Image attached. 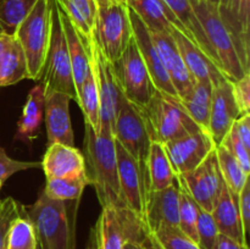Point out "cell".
Returning a JSON list of instances; mask_svg holds the SVG:
<instances>
[{"label":"cell","mask_w":250,"mask_h":249,"mask_svg":"<svg viewBox=\"0 0 250 249\" xmlns=\"http://www.w3.org/2000/svg\"><path fill=\"white\" fill-rule=\"evenodd\" d=\"M10 39H11V36L4 33V32L0 29V59H1L2 54H4L5 49H6V45H7V43H9Z\"/></svg>","instance_id":"cell-48"},{"label":"cell","mask_w":250,"mask_h":249,"mask_svg":"<svg viewBox=\"0 0 250 249\" xmlns=\"http://www.w3.org/2000/svg\"><path fill=\"white\" fill-rule=\"evenodd\" d=\"M87 249H97V246H95V239H94V234H93V231H90L89 241H88Z\"/></svg>","instance_id":"cell-50"},{"label":"cell","mask_w":250,"mask_h":249,"mask_svg":"<svg viewBox=\"0 0 250 249\" xmlns=\"http://www.w3.org/2000/svg\"><path fill=\"white\" fill-rule=\"evenodd\" d=\"M112 137L127 153L146 164L151 139L139 107L122 95L112 127Z\"/></svg>","instance_id":"cell-11"},{"label":"cell","mask_w":250,"mask_h":249,"mask_svg":"<svg viewBox=\"0 0 250 249\" xmlns=\"http://www.w3.org/2000/svg\"><path fill=\"white\" fill-rule=\"evenodd\" d=\"M89 185L87 173L77 177L49 178L43 193L46 197L62 202H80L83 190Z\"/></svg>","instance_id":"cell-32"},{"label":"cell","mask_w":250,"mask_h":249,"mask_svg":"<svg viewBox=\"0 0 250 249\" xmlns=\"http://www.w3.org/2000/svg\"><path fill=\"white\" fill-rule=\"evenodd\" d=\"M44 104L45 95L43 87L42 84L34 85L29 90L23 111L17 122V134L15 136V139L28 143L39 136L44 116Z\"/></svg>","instance_id":"cell-27"},{"label":"cell","mask_w":250,"mask_h":249,"mask_svg":"<svg viewBox=\"0 0 250 249\" xmlns=\"http://www.w3.org/2000/svg\"><path fill=\"white\" fill-rule=\"evenodd\" d=\"M163 2L175 15L178 22L182 24L186 37L189 41H192L216 65L214 54L210 48V44L208 42L207 36H205L202 23H200L199 19L195 14L192 0H163Z\"/></svg>","instance_id":"cell-26"},{"label":"cell","mask_w":250,"mask_h":249,"mask_svg":"<svg viewBox=\"0 0 250 249\" xmlns=\"http://www.w3.org/2000/svg\"><path fill=\"white\" fill-rule=\"evenodd\" d=\"M37 249H44V247L42 246L41 242H38V247H37Z\"/></svg>","instance_id":"cell-52"},{"label":"cell","mask_w":250,"mask_h":249,"mask_svg":"<svg viewBox=\"0 0 250 249\" xmlns=\"http://www.w3.org/2000/svg\"><path fill=\"white\" fill-rule=\"evenodd\" d=\"M171 36L173 37L186 67L195 82H208L212 87L221 81L227 80L216 65L177 28H172Z\"/></svg>","instance_id":"cell-20"},{"label":"cell","mask_w":250,"mask_h":249,"mask_svg":"<svg viewBox=\"0 0 250 249\" xmlns=\"http://www.w3.org/2000/svg\"><path fill=\"white\" fill-rule=\"evenodd\" d=\"M24 212V205L12 197L0 199V249H6V238L10 225Z\"/></svg>","instance_id":"cell-40"},{"label":"cell","mask_w":250,"mask_h":249,"mask_svg":"<svg viewBox=\"0 0 250 249\" xmlns=\"http://www.w3.org/2000/svg\"><path fill=\"white\" fill-rule=\"evenodd\" d=\"M59 4V1H58ZM60 7V16H61V23H62L63 34H65L66 43H67L68 55H70L71 61V68H72V76L73 82H75L76 92H80L81 87H82L83 82L85 78L88 77L90 71V62H89V53L90 49L88 48L87 44L84 43L83 38L76 27L73 26L72 22L65 14L61 5L59 4Z\"/></svg>","instance_id":"cell-23"},{"label":"cell","mask_w":250,"mask_h":249,"mask_svg":"<svg viewBox=\"0 0 250 249\" xmlns=\"http://www.w3.org/2000/svg\"><path fill=\"white\" fill-rule=\"evenodd\" d=\"M216 9L236 43L243 68L250 73V0H219Z\"/></svg>","instance_id":"cell-15"},{"label":"cell","mask_w":250,"mask_h":249,"mask_svg":"<svg viewBox=\"0 0 250 249\" xmlns=\"http://www.w3.org/2000/svg\"><path fill=\"white\" fill-rule=\"evenodd\" d=\"M70 98L62 93H53L45 97L44 115L48 145L53 143L75 145V136L70 117Z\"/></svg>","instance_id":"cell-21"},{"label":"cell","mask_w":250,"mask_h":249,"mask_svg":"<svg viewBox=\"0 0 250 249\" xmlns=\"http://www.w3.org/2000/svg\"><path fill=\"white\" fill-rule=\"evenodd\" d=\"M38 236L26 212L17 216L10 225L6 238V249H37Z\"/></svg>","instance_id":"cell-35"},{"label":"cell","mask_w":250,"mask_h":249,"mask_svg":"<svg viewBox=\"0 0 250 249\" xmlns=\"http://www.w3.org/2000/svg\"><path fill=\"white\" fill-rule=\"evenodd\" d=\"M144 247H146V249H163L160 247V244L158 243V241L155 239V237L150 232H149L146 241H144Z\"/></svg>","instance_id":"cell-47"},{"label":"cell","mask_w":250,"mask_h":249,"mask_svg":"<svg viewBox=\"0 0 250 249\" xmlns=\"http://www.w3.org/2000/svg\"><path fill=\"white\" fill-rule=\"evenodd\" d=\"M176 176L194 170L215 149L211 137L204 131H198L163 144Z\"/></svg>","instance_id":"cell-14"},{"label":"cell","mask_w":250,"mask_h":249,"mask_svg":"<svg viewBox=\"0 0 250 249\" xmlns=\"http://www.w3.org/2000/svg\"><path fill=\"white\" fill-rule=\"evenodd\" d=\"M89 62L90 70L97 82L98 93H99L100 131L109 129L112 133V127H114L122 94L119 88L112 62H110L103 55L94 41L90 44Z\"/></svg>","instance_id":"cell-13"},{"label":"cell","mask_w":250,"mask_h":249,"mask_svg":"<svg viewBox=\"0 0 250 249\" xmlns=\"http://www.w3.org/2000/svg\"><path fill=\"white\" fill-rule=\"evenodd\" d=\"M83 144L85 173L102 208H125L120 192L116 145L111 131L102 129L100 133H95L92 126L84 122Z\"/></svg>","instance_id":"cell-1"},{"label":"cell","mask_w":250,"mask_h":249,"mask_svg":"<svg viewBox=\"0 0 250 249\" xmlns=\"http://www.w3.org/2000/svg\"><path fill=\"white\" fill-rule=\"evenodd\" d=\"M129 19H131L132 37L136 42L137 48H138L142 59L146 63V67L150 75L155 89L178 98L175 88H173L172 83L168 78L167 72L164 67L163 60H161L160 55L156 50L155 44L151 39L149 29L131 9H129Z\"/></svg>","instance_id":"cell-16"},{"label":"cell","mask_w":250,"mask_h":249,"mask_svg":"<svg viewBox=\"0 0 250 249\" xmlns=\"http://www.w3.org/2000/svg\"><path fill=\"white\" fill-rule=\"evenodd\" d=\"M241 116L232 93V83L224 80L212 88L211 107H210L209 129L215 145L221 144L225 136L229 133L234 121Z\"/></svg>","instance_id":"cell-18"},{"label":"cell","mask_w":250,"mask_h":249,"mask_svg":"<svg viewBox=\"0 0 250 249\" xmlns=\"http://www.w3.org/2000/svg\"><path fill=\"white\" fill-rule=\"evenodd\" d=\"M146 241V239H144ZM144 241H133V239H129L125 243L124 248L122 249H146L144 247Z\"/></svg>","instance_id":"cell-49"},{"label":"cell","mask_w":250,"mask_h":249,"mask_svg":"<svg viewBox=\"0 0 250 249\" xmlns=\"http://www.w3.org/2000/svg\"><path fill=\"white\" fill-rule=\"evenodd\" d=\"M197 236L198 246L200 249H215L219 229L211 212H208L199 208L197 220Z\"/></svg>","instance_id":"cell-39"},{"label":"cell","mask_w":250,"mask_h":249,"mask_svg":"<svg viewBox=\"0 0 250 249\" xmlns=\"http://www.w3.org/2000/svg\"><path fill=\"white\" fill-rule=\"evenodd\" d=\"M194 1H209V2H212V4L216 5L217 2H219V0H194Z\"/></svg>","instance_id":"cell-51"},{"label":"cell","mask_w":250,"mask_h":249,"mask_svg":"<svg viewBox=\"0 0 250 249\" xmlns=\"http://www.w3.org/2000/svg\"><path fill=\"white\" fill-rule=\"evenodd\" d=\"M219 233L236 239L239 243L247 244V236L244 233L241 215L238 209V195L232 193L225 186L221 195L217 199L211 211Z\"/></svg>","instance_id":"cell-24"},{"label":"cell","mask_w":250,"mask_h":249,"mask_svg":"<svg viewBox=\"0 0 250 249\" xmlns=\"http://www.w3.org/2000/svg\"><path fill=\"white\" fill-rule=\"evenodd\" d=\"M177 181V178H176ZM178 190H180V207H178V227L183 233L187 234L190 239L197 243V220L199 207L194 202L189 193L187 192L182 183L177 181ZM198 244V243H197Z\"/></svg>","instance_id":"cell-37"},{"label":"cell","mask_w":250,"mask_h":249,"mask_svg":"<svg viewBox=\"0 0 250 249\" xmlns=\"http://www.w3.org/2000/svg\"><path fill=\"white\" fill-rule=\"evenodd\" d=\"M221 145H224L225 148L231 151L232 155L238 160L239 165L242 166L244 172L247 175H250V150L247 149L246 145L242 143L239 137L237 136L236 131L232 127L229 131V133L225 136L224 141L221 142Z\"/></svg>","instance_id":"cell-42"},{"label":"cell","mask_w":250,"mask_h":249,"mask_svg":"<svg viewBox=\"0 0 250 249\" xmlns=\"http://www.w3.org/2000/svg\"><path fill=\"white\" fill-rule=\"evenodd\" d=\"M50 42L44 62L41 84L45 97L53 93H62L77 103V92L73 82L67 43L61 23L60 7L58 0H50Z\"/></svg>","instance_id":"cell-3"},{"label":"cell","mask_w":250,"mask_h":249,"mask_svg":"<svg viewBox=\"0 0 250 249\" xmlns=\"http://www.w3.org/2000/svg\"><path fill=\"white\" fill-rule=\"evenodd\" d=\"M176 178L182 183L198 207L208 212L212 211L226 186L220 171L215 149L194 170L182 176H176Z\"/></svg>","instance_id":"cell-12"},{"label":"cell","mask_w":250,"mask_h":249,"mask_svg":"<svg viewBox=\"0 0 250 249\" xmlns=\"http://www.w3.org/2000/svg\"><path fill=\"white\" fill-rule=\"evenodd\" d=\"M215 150H216L217 163H219V167L225 185L232 193L239 195L243 186L249 180V175L244 172L242 166L239 165L238 160L232 155L229 149L220 144V145H216Z\"/></svg>","instance_id":"cell-33"},{"label":"cell","mask_w":250,"mask_h":249,"mask_svg":"<svg viewBox=\"0 0 250 249\" xmlns=\"http://www.w3.org/2000/svg\"><path fill=\"white\" fill-rule=\"evenodd\" d=\"M73 26L90 49L97 19V0H58Z\"/></svg>","instance_id":"cell-28"},{"label":"cell","mask_w":250,"mask_h":249,"mask_svg":"<svg viewBox=\"0 0 250 249\" xmlns=\"http://www.w3.org/2000/svg\"><path fill=\"white\" fill-rule=\"evenodd\" d=\"M151 234L163 249H200L199 246L177 226H163Z\"/></svg>","instance_id":"cell-38"},{"label":"cell","mask_w":250,"mask_h":249,"mask_svg":"<svg viewBox=\"0 0 250 249\" xmlns=\"http://www.w3.org/2000/svg\"><path fill=\"white\" fill-rule=\"evenodd\" d=\"M232 128L236 131L237 136L239 137L242 143L246 145V148L250 150V112L239 116L234 121Z\"/></svg>","instance_id":"cell-45"},{"label":"cell","mask_w":250,"mask_h":249,"mask_svg":"<svg viewBox=\"0 0 250 249\" xmlns=\"http://www.w3.org/2000/svg\"><path fill=\"white\" fill-rule=\"evenodd\" d=\"M46 180L77 177L85 173L83 153L75 145L53 143L48 145L41 163Z\"/></svg>","instance_id":"cell-19"},{"label":"cell","mask_w":250,"mask_h":249,"mask_svg":"<svg viewBox=\"0 0 250 249\" xmlns=\"http://www.w3.org/2000/svg\"><path fill=\"white\" fill-rule=\"evenodd\" d=\"M41 167V163L34 161H20L10 158L4 148L0 146V190L9 177L24 170Z\"/></svg>","instance_id":"cell-41"},{"label":"cell","mask_w":250,"mask_h":249,"mask_svg":"<svg viewBox=\"0 0 250 249\" xmlns=\"http://www.w3.org/2000/svg\"><path fill=\"white\" fill-rule=\"evenodd\" d=\"M192 2L214 54L215 62L222 75L229 82H234L246 75H249L243 68L231 33L220 19L216 5L209 1L192 0Z\"/></svg>","instance_id":"cell-5"},{"label":"cell","mask_w":250,"mask_h":249,"mask_svg":"<svg viewBox=\"0 0 250 249\" xmlns=\"http://www.w3.org/2000/svg\"><path fill=\"white\" fill-rule=\"evenodd\" d=\"M212 88V84L208 82H195L189 95L181 100V104L183 105L190 119L202 131L207 133L209 129Z\"/></svg>","instance_id":"cell-31"},{"label":"cell","mask_w":250,"mask_h":249,"mask_svg":"<svg viewBox=\"0 0 250 249\" xmlns=\"http://www.w3.org/2000/svg\"><path fill=\"white\" fill-rule=\"evenodd\" d=\"M120 1H122V2H125V4L128 5V4H129V1H131V0H120Z\"/></svg>","instance_id":"cell-53"},{"label":"cell","mask_w":250,"mask_h":249,"mask_svg":"<svg viewBox=\"0 0 250 249\" xmlns=\"http://www.w3.org/2000/svg\"><path fill=\"white\" fill-rule=\"evenodd\" d=\"M238 209L239 215H241L242 225L246 236L249 232L250 227V182L247 181L246 185L242 188L241 193L238 195Z\"/></svg>","instance_id":"cell-44"},{"label":"cell","mask_w":250,"mask_h":249,"mask_svg":"<svg viewBox=\"0 0 250 249\" xmlns=\"http://www.w3.org/2000/svg\"><path fill=\"white\" fill-rule=\"evenodd\" d=\"M50 0H37L14 34L26 56L32 81H41L43 73L50 42Z\"/></svg>","instance_id":"cell-7"},{"label":"cell","mask_w":250,"mask_h":249,"mask_svg":"<svg viewBox=\"0 0 250 249\" xmlns=\"http://www.w3.org/2000/svg\"><path fill=\"white\" fill-rule=\"evenodd\" d=\"M115 145L122 203L125 208L131 210L144 222L146 204L151 192L146 165L129 155L117 142H115Z\"/></svg>","instance_id":"cell-10"},{"label":"cell","mask_w":250,"mask_h":249,"mask_svg":"<svg viewBox=\"0 0 250 249\" xmlns=\"http://www.w3.org/2000/svg\"><path fill=\"white\" fill-rule=\"evenodd\" d=\"M29 80L28 66L21 45L11 37L0 59V87H9Z\"/></svg>","instance_id":"cell-29"},{"label":"cell","mask_w":250,"mask_h":249,"mask_svg":"<svg viewBox=\"0 0 250 249\" xmlns=\"http://www.w3.org/2000/svg\"><path fill=\"white\" fill-rule=\"evenodd\" d=\"M97 249H122L129 239L144 241L148 236L143 220L127 208L103 207L92 228Z\"/></svg>","instance_id":"cell-8"},{"label":"cell","mask_w":250,"mask_h":249,"mask_svg":"<svg viewBox=\"0 0 250 249\" xmlns=\"http://www.w3.org/2000/svg\"><path fill=\"white\" fill-rule=\"evenodd\" d=\"M232 83V93L234 102L239 110V114H249L250 112V73L237 80Z\"/></svg>","instance_id":"cell-43"},{"label":"cell","mask_w":250,"mask_h":249,"mask_svg":"<svg viewBox=\"0 0 250 249\" xmlns=\"http://www.w3.org/2000/svg\"><path fill=\"white\" fill-rule=\"evenodd\" d=\"M77 104L82 109L84 115V122L89 124L95 133L100 132V102L99 93H98L97 82L93 75L92 70L89 71V75L83 82L80 92H78V102Z\"/></svg>","instance_id":"cell-34"},{"label":"cell","mask_w":250,"mask_h":249,"mask_svg":"<svg viewBox=\"0 0 250 249\" xmlns=\"http://www.w3.org/2000/svg\"><path fill=\"white\" fill-rule=\"evenodd\" d=\"M132 39L129 7L120 0H97L93 41L103 55L115 62Z\"/></svg>","instance_id":"cell-6"},{"label":"cell","mask_w":250,"mask_h":249,"mask_svg":"<svg viewBox=\"0 0 250 249\" xmlns=\"http://www.w3.org/2000/svg\"><path fill=\"white\" fill-rule=\"evenodd\" d=\"M36 2L37 0H0V29L14 37L17 27Z\"/></svg>","instance_id":"cell-36"},{"label":"cell","mask_w":250,"mask_h":249,"mask_svg":"<svg viewBox=\"0 0 250 249\" xmlns=\"http://www.w3.org/2000/svg\"><path fill=\"white\" fill-rule=\"evenodd\" d=\"M76 211H70L67 202L51 199L43 192L24 207L44 249H76Z\"/></svg>","instance_id":"cell-2"},{"label":"cell","mask_w":250,"mask_h":249,"mask_svg":"<svg viewBox=\"0 0 250 249\" xmlns=\"http://www.w3.org/2000/svg\"><path fill=\"white\" fill-rule=\"evenodd\" d=\"M146 165L151 190L165 189L176 183V175L161 143L151 142Z\"/></svg>","instance_id":"cell-30"},{"label":"cell","mask_w":250,"mask_h":249,"mask_svg":"<svg viewBox=\"0 0 250 249\" xmlns=\"http://www.w3.org/2000/svg\"><path fill=\"white\" fill-rule=\"evenodd\" d=\"M180 190L177 181L171 187L161 190H151L144 216V224L150 233L163 226L178 227Z\"/></svg>","instance_id":"cell-22"},{"label":"cell","mask_w":250,"mask_h":249,"mask_svg":"<svg viewBox=\"0 0 250 249\" xmlns=\"http://www.w3.org/2000/svg\"><path fill=\"white\" fill-rule=\"evenodd\" d=\"M149 32H150V37L155 44L156 50L163 60L164 67L167 72L168 78L175 88L178 99H185L192 92L195 81L190 76L189 71L187 70L182 58H181L175 39L171 34Z\"/></svg>","instance_id":"cell-17"},{"label":"cell","mask_w":250,"mask_h":249,"mask_svg":"<svg viewBox=\"0 0 250 249\" xmlns=\"http://www.w3.org/2000/svg\"><path fill=\"white\" fill-rule=\"evenodd\" d=\"M128 7L143 21L149 31L171 34L172 28H177L185 34L182 24L163 0H131Z\"/></svg>","instance_id":"cell-25"},{"label":"cell","mask_w":250,"mask_h":249,"mask_svg":"<svg viewBox=\"0 0 250 249\" xmlns=\"http://www.w3.org/2000/svg\"><path fill=\"white\" fill-rule=\"evenodd\" d=\"M215 249H248V244H243L229 237L219 233Z\"/></svg>","instance_id":"cell-46"},{"label":"cell","mask_w":250,"mask_h":249,"mask_svg":"<svg viewBox=\"0 0 250 249\" xmlns=\"http://www.w3.org/2000/svg\"><path fill=\"white\" fill-rule=\"evenodd\" d=\"M141 110L151 142L167 143L202 131L187 114L178 98L155 89L148 104Z\"/></svg>","instance_id":"cell-4"},{"label":"cell","mask_w":250,"mask_h":249,"mask_svg":"<svg viewBox=\"0 0 250 249\" xmlns=\"http://www.w3.org/2000/svg\"><path fill=\"white\" fill-rule=\"evenodd\" d=\"M112 66L121 94L139 109L146 106L153 97L155 87L133 37L124 54L112 62Z\"/></svg>","instance_id":"cell-9"}]
</instances>
